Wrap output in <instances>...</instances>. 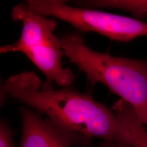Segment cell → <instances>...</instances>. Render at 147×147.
I'll return each mask as SVG.
<instances>
[{
    "mask_svg": "<svg viewBox=\"0 0 147 147\" xmlns=\"http://www.w3.org/2000/svg\"><path fill=\"white\" fill-rule=\"evenodd\" d=\"M111 109L130 131L134 147H147V130L133 108L121 100L115 102Z\"/></svg>",
    "mask_w": 147,
    "mask_h": 147,
    "instance_id": "8992f818",
    "label": "cell"
},
{
    "mask_svg": "<svg viewBox=\"0 0 147 147\" xmlns=\"http://www.w3.org/2000/svg\"><path fill=\"white\" fill-rule=\"evenodd\" d=\"M79 8H115L131 12L138 19L147 16V0H85L76 1Z\"/></svg>",
    "mask_w": 147,
    "mask_h": 147,
    "instance_id": "52a82bcc",
    "label": "cell"
},
{
    "mask_svg": "<svg viewBox=\"0 0 147 147\" xmlns=\"http://www.w3.org/2000/svg\"><path fill=\"white\" fill-rule=\"evenodd\" d=\"M64 55L85 74L91 85L101 83L133 108L147 125V61L121 57L94 51L80 33L60 37Z\"/></svg>",
    "mask_w": 147,
    "mask_h": 147,
    "instance_id": "7a4b0ae2",
    "label": "cell"
},
{
    "mask_svg": "<svg viewBox=\"0 0 147 147\" xmlns=\"http://www.w3.org/2000/svg\"><path fill=\"white\" fill-rule=\"evenodd\" d=\"M11 16L14 21L22 23L21 35L16 42L1 47L0 53H23L44 74L47 78L45 84L53 86L55 82L63 87H69L75 76L62 63L64 53L61 43L55 34L57 21L33 12L25 1L16 5Z\"/></svg>",
    "mask_w": 147,
    "mask_h": 147,
    "instance_id": "3957f363",
    "label": "cell"
},
{
    "mask_svg": "<svg viewBox=\"0 0 147 147\" xmlns=\"http://www.w3.org/2000/svg\"><path fill=\"white\" fill-rule=\"evenodd\" d=\"M25 3L33 12L65 21L78 32H95L124 42L147 36V23L138 18L73 7L64 0H27Z\"/></svg>",
    "mask_w": 147,
    "mask_h": 147,
    "instance_id": "277c9868",
    "label": "cell"
},
{
    "mask_svg": "<svg viewBox=\"0 0 147 147\" xmlns=\"http://www.w3.org/2000/svg\"><path fill=\"white\" fill-rule=\"evenodd\" d=\"M80 147H91V146H89H89H80Z\"/></svg>",
    "mask_w": 147,
    "mask_h": 147,
    "instance_id": "30bf717a",
    "label": "cell"
},
{
    "mask_svg": "<svg viewBox=\"0 0 147 147\" xmlns=\"http://www.w3.org/2000/svg\"><path fill=\"white\" fill-rule=\"evenodd\" d=\"M22 119L20 147H72L89 146L91 138L63 129L32 108H19Z\"/></svg>",
    "mask_w": 147,
    "mask_h": 147,
    "instance_id": "5b68a950",
    "label": "cell"
},
{
    "mask_svg": "<svg viewBox=\"0 0 147 147\" xmlns=\"http://www.w3.org/2000/svg\"><path fill=\"white\" fill-rule=\"evenodd\" d=\"M99 147H121L120 146H119L118 144H115V143H112V142H106V141H104V142L101 144V146Z\"/></svg>",
    "mask_w": 147,
    "mask_h": 147,
    "instance_id": "9c48e42d",
    "label": "cell"
},
{
    "mask_svg": "<svg viewBox=\"0 0 147 147\" xmlns=\"http://www.w3.org/2000/svg\"><path fill=\"white\" fill-rule=\"evenodd\" d=\"M21 102L59 127L85 136L100 138L121 147H134L131 133L111 108L91 95L63 87L55 89L42 83L34 71L12 75L1 85V101Z\"/></svg>",
    "mask_w": 147,
    "mask_h": 147,
    "instance_id": "6da1fadb",
    "label": "cell"
},
{
    "mask_svg": "<svg viewBox=\"0 0 147 147\" xmlns=\"http://www.w3.org/2000/svg\"><path fill=\"white\" fill-rule=\"evenodd\" d=\"M0 147H14L13 131L4 119L0 123Z\"/></svg>",
    "mask_w": 147,
    "mask_h": 147,
    "instance_id": "ba28073f",
    "label": "cell"
}]
</instances>
